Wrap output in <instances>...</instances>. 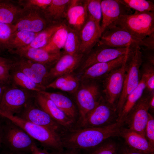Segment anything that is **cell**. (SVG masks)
Masks as SVG:
<instances>
[{
    "instance_id": "ab89813d",
    "label": "cell",
    "mask_w": 154,
    "mask_h": 154,
    "mask_svg": "<svg viewBox=\"0 0 154 154\" xmlns=\"http://www.w3.org/2000/svg\"><path fill=\"white\" fill-rule=\"evenodd\" d=\"M13 63L8 64H0V84L7 86L11 85L10 71Z\"/></svg>"
},
{
    "instance_id": "9a60e30c",
    "label": "cell",
    "mask_w": 154,
    "mask_h": 154,
    "mask_svg": "<svg viewBox=\"0 0 154 154\" xmlns=\"http://www.w3.org/2000/svg\"><path fill=\"white\" fill-rule=\"evenodd\" d=\"M98 44V46L89 53L80 67V72L93 64L110 61L125 55L129 47L113 48Z\"/></svg>"
},
{
    "instance_id": "4316f807",
    "label": "cell",
    "mask_w": 154,
    "mask_h": 154,
    "mask_svg": "<svg viewBox=\"0 0 154 154\" xmlns=\"http://www.w3.org/2000/svg\"><path fill=\"white\" fill-rule=\"evenodd\" d=\"M70 0H52L50 4L43 11L44 17L49 25L57 24V22L65 17Z\"/></svg>"
},
{
    "instance_id": "f907efd6",
    "label": "cell",
    "mask_w": 154,
    "mask_h": 154,
    "mask_svg": "<svg viewBox=\"0 0 154 154\" xmlns=\"http://www.w3.org/2000/svg\"><path fill=\"white\" fill-rule=\"evenodd\" d=\"M2 50H1V49L0 48V54L2 52Z\"/></svg>"
},
{
    "instance_id": "7a4b0ae2",
    "label": "cell",
    "mask_w": 154,
    "mask_h": 154,
    "mask_svg": "<svg viewBox=\"0 0 154 154\" xmlns=\"http://www.w3.org/2000/svg\"><path fill=\"white\" fill-rule=\"evenodd\" d=\"M0 115L8 119L25 131L33 139L52 151L64 149L60 134L46 127L25 120L18 116L0 113Z\"/></svg>"
},
{
    "instance_id": "2e32d148",
    "label": "cell",
    "mask_w": 154,
    "mask_h": 154,
    "mask_svg": "<svg viewBox=\"0 0 154 154\" xmlns=\"http://www.w3.org/2000/svg\"><path fill=\"white\" fill-rule=\"evenodd\" d=\"M35 99L39 107L67 130H71L75 128V123L50 99L38 92L35 94Z\"/></svg>"
},
{
    "instance_id": "5bb4252c",
    "label": "cell",
    "mask_w": 154,
    "mask_h": 154,
    "mask_svg": "<svg viewBox=\"0 0 154 154\" xmlns=\"http://www.w3.org/2000/svg\"><path fill=\"white\" fill-rule=\"evenodd\" d=\"M102 20L100 27L102 34L110 27L122 15L132 14L131 9L118 0L101 1Z\"/></svg>"
},
{
    "instance_id": "603a6c76",
    "label": "cell",
    "mask_w": 154,
    "mask_h": 154,
    "mask_svg": "<svg viewBox=\"0 0 154 154\" xmlns=\"http://www.w3.org/2000/svg\"><path fill=\"white\" fill-rule=\"evenodd\" d=\"M119 137L123 138L126 145L132 149L145 154L154 153V147L145 137L133 130L122 127Z\"/></svg>"
},
{
    "instance_id": "8d00e7d4",
    "label": "cell",
    "mask_w": 154,
    "mask_h": 154,
    "mask_svg": "<svg viewBox=\"0 0 154 154\" xmlns=\"http://www.w3.org/2000/svg\"><path fill=\"white\" fill-rule=\"evenodd\" d=\"M118 146L114 141L103 142L88 151V154H117Z\"/></svg>"
},
{
    "instance_id": "7402d4cb",
    "label": "cell",
    "mask_w": 154,
    "mask_h": 154,
    "mask_svg": "<svg viewBox=\"0 0 154 154\" xmlns=\"http://www.w3.org/2000/svg\"><path fill=\"white\" fill-rule=\"evenodd\" d=\"M83 55L82 54L78 53L73 55L65 54L61 56L49 71L50 80L72 73L79 65Z\"/></svg>"
},
{
    "instance_id": "74e56055",
    "label": "cell",
    "mask_w": 154,
    "mask_h": 154,
    "mask_svg": "<svg viewBox=\"0 0 154 154\" xmlns=\"http://www.w3.org/2000/svg\"><path fill=\"white\" fill-rule=\"evenodd\" d=\"M15 32L13 26L0 23V48L7 50L10 38Z\"/></svg>"
},
{
    "instance_id": "484cf974",
    "label": "cell",
    "mask_w": 154,
    "mask_h": 154,
    "mask_svg": "<svg viewBox=\"0 0 154 154\" xmlns=\"http://www.w3.org/2000/svg\"><path fill=\"white\" fill-rule=\"evenodd\" d=\"M23 11L16 1L0 0V23L13 25Z\"/></svg>"
},
{
    "instance_id": "c3c4849f",
    "label": "cell",
    "mask_w": 154,
    "mask_h": 154,
    "mask_svg": "<svg viewBox=\"0 0 154 154\" xmlns=\"http://www.w3.org/2000/svg\"><path fill=\"white\" fill-rule=\"evenodd\" d=\"M8 86H6L0 84V103L4 92L7 88Z\"/></svg>"
},
{
    "instance_id": "f6af8a7d",
    "label": "cell",
    "mask_w": 154,
    "mask_h": 154,
    "mask_svg": "<svg viewBox=\"0 0 154 154\" xmlns=\"http://www.w3.org/2000/svg\"><path fill=\"white\" fill-rule=\"evenodd\" d=\"M30 152L31 154H49L45 150H42L38 147L35 143L32 146Z\"/></svg>"
},
{
    "instance_id": "7dc6e473",
    "label": "cell",
    "mask_w": 154,
    "mask_h": 154,
    "mask_svg": "<svg viewBox=\"0 0 154 154\" xmlns=\"http://www.w3.org/2000/svg\"><path fill=\"white\" fill-rule=\"evenodd\" d=\"M149 110L152 112L154 110V92L151 93V97L149 102Z\"/></svg>"
},
{
    "instance_id": "60d3db41",
    "label": "cell",
    "mask_w": 154,
    "mask_h": 154,
    "mask_svg": "<svg viewBox=\"0 0 154 154\" xmlns=\"http://www.w3.org/2000/svg\"><path fill=\"white\" fill-rule=\"evenodd\" d=\"M145 136L149 143L154 147V119L149 113L145 127Z\"/></svg>"
},
{
    "instance_id": "d6a6232c",
    "label": "cell",
    "mask_w": 154,
    "mask_h": 154,
    "mask_svg": "<svg viewBox=\"0 0 154 154\" xmlns=\"http://www.w3.org/2000/svg\"><path fill=\"white\" fill-rule=\"evenodd\" d=\"M80 42L79 32L68 27L67 37L63 48L65 54L73 55L79 53Z\"/></svg>"
},
{
    "instance_id": "8fae6325",
    "label": "cell",
    "mask_w": 154,
    "mask_h": 154,
    "mask_svg": "<svg viewBox=\"0 0 154 154\" xmlns=\"http://www.w3.org/2000/svg\"><path fill=\"white\" fill-rule=\"evenodd\" d=\"M151 93L143 94L131 109L127 117L124 124L128 128L145 137V127L148 120L149 102Z\"/></svg>"
},
{
    "instance_id": "6da1fadb",
    "label": "cell",
    "mask_w": 154,
    "mask_h": 154,
    "mask_svg": "<svg viewBox=\"0 0 154 154\" xmlns=\"http://www.w3.org/2000/svg\"><path fill=\"white\" fill-rule=\"evenodd\" d=\"M123 125L116 122L106 126L78 128L68 131L62 136L63 147L88 151L109 137H119Z\"/></svg>"
},
{
    "instance_id": "681fc988",
    "label": "cell",
    "mask_w": 154,
    "mask_h": 154,
    "mask_svg": "<svg viewBox=\"0 0 154 154\" xmlns=\"http://www.w3.org/2000/svg\"><path fill=\"white\" fill-rule=\"evenodd\" d=\"M4 133L3 128L0 124V149L4 139Z\"/></svg>"
},
{
    "instance_id": "f1b7e54d",
    "label": "cell",
    "mask_w": 154,
    "mask_h": 154,
    "mask_svg": "<svg viewBox=\"0 0 154 154\" xmlns=\"http://www.w3.org/2000/svg\"><path fill=\"white\" fill-rule=\"evenodd\" d=\"M11 85L37 92L45 91V87L37 84L21 71L12 67L10 71Z\"/></svg>"
},
{
    "instance_id": "277c9868",
    "label": "cell",
    "mask_w": 154,
    "mask_h": 154,
    "mask_svg": "<svg viewBox=\"0 0 154 154\" xmlns=\"http://www.w3.org/2000/svg\"><path fill=\"white\" fill-rule=\"evenodd\" d=\"M98 43L100 45L113 48L138 46L154 49V35L141 39L133 36L125 30L115 25L102 34Z\"/></svg>"
},
{
    "instance_id": "d6986e66",
    "label": "cell",
    "mask_w": 154,
    "mask_h": 154,
    "mask_svg": "<svg viewBox=\"0 0 154 154\" xmlns=\"http://www.w3.org/2000/svg\"><path fill=\"white\" fill-rule=\"evenodd\" d=\"M8 52L47 67L56 63L61 56L60 52H48L42 48H22Z\"/></svg>"
},
{
    "instance_id": "b9f144b4",
    "label": "cell",
    "mask_w": 154,
    "mask_h": 154,
    "mask_svg": "<svg viewBox=\"0 0 154 154\" xmlns=\"http://www.w3.org/2000/svg\"><path fill=\"white\" fill-rule=\"evenodd\" d=\"M154 49L145 48L141 51L143 62H145L154 65Z\"/></svg>"
},
{
    "instance_id": "ba28073f",
    "label": "cell",
    "mask_w": 154,
    "mask_h": 154,
    "mask_svg": "<svg viewBox=\"0 0 154 154\" xmlns=\"http://www.w3.org/2000/svg\"><path fill=\"white\" fill-rule=\"evenodd\" d=\"M18 116L35 124L48 128L63 135L67 131L66 129L55 121L36 103L35 97L25 106Z\"/></svg>"
},
{
    "instance_id": "4dcf8cb0",
    "label": "cell",
    "mask_w": 154,
    "mask_h": 154,
    "mask_svg": "<svg viewBox=\"0 0 154 154\" xmlns=\"http://www.w3.org/2000/svg\"><path fill=\"white\" fill-rule=\"evenodd\" d=\"M68 27L65 24H60L48 43L42 49L51 52H60L63 48L67 37Z\"/></svg>"
},
{
    "instance_id": "f35d334b",
    "label": "cell",
    "mask_w": 154,
    "mask_h": 154,
    "mask_svg": "<svg viewBox=\"0 0 154 154\" xmlns=\"http://www.w3.org/2000/svg\"><path fill=\"white\" fill-rule=\"evenodd\" d=\"M17 3L23 9H34L44 10L52 0H18Z\"/></svg>"
},
{
    "instance_id": "30bf717a",
    "label": "cell",
    "mask_w": 154,
    "mask_h": 154,
    "mask_svg": "<svg viewBox=\"0 0 154 154\" xmlns=\"http://www.w3.org/2000/svg\"><path fill=\"white\" fill-rule=\"evenodd\" d=\"M127 54L122 65L106 76L103 82V92L105 96V99L116 109L123 88Z\"/></svg>"
},
{
    "instance_id": "4fadbf2b",
    "label": "cell",
    "mask_w": 154,
    "mask_h": 154,
    "mask_svg": "<svg viewBox=\"0 0 154 154\" xmlns=\"http://www.w3.org/2000/svg\"><path fill=\"white\" fill-rule=\"evenodd\" d=\"M14 60L12 64L13 68L21 71L41 86L46 87L49 84V70L46 66L19 56Z\"/></svg>"
},
{
    "instance_id": "52a82bcc",
    "label": "cell",
    "mask_w": 154,
    "mask_h": 154,
    "mask_svg": "<svg viewBox=\"0 0 154 154\" xmlns=\"http://www.w3.org/2000/svg\"><path fill=\"white\" fill-rule=\"evenodd\" d=\"M37 92L11 85L5 89L0 103V113H20Z\"/></svg>"
},
{
    "instance_id": "d590c367",
    "label": "cell",
    "mask_w": 154,
    "mask_h": 154,
    "mask_svg": "<svg viewBox=\"0 0 154 154\" xmlns=\"http://www.w3.org/2000/svg\"><path fill=\"white\" fill-rule=\"evenodd\" d=\"M100 0L86 1L88 15L91 17L99 25L102 18V11Z\"/></svg>"
},
{
    "instance_id": "d4e9b609",
    "label": "cell",
    "mask_w": 154,
    "mask_h": 154,
    "mask_svg": "<svg viewBox=\"0 0 154 154\" xmlns=\"http://www.w3.org/2000/svg\"><path fill=\"white\" fill-rule=\"evenodd\" d=\"M146 89L145 80L142 75L137 86L127 96L121 111L118 116L117 122L124 124L125 120L130 111L141 97Z\"/></svg>"
},
{
    "instance_id": "3957f363",
    "label": "cell",
    "mask_w": 154,
    "mask_h": 154,
    "mask_svg": "<svg viewBox=\"0 0 154 154\" xmlns=\"http://www.w3.org/2000/svg\"><path fill=\"white\" fill-rule=\"evenodd\" d=\"M143 62L141 47H129L125 62V72L123 90L116 107L117 115L126 98L137 86L141 79L140 68Z\"/></svg>"
},
{
    "instance_id": "1f68e13d",
    "label": "cell",
    "mask_w": 154,
    "mask_h": 154,
    "mask_svg": "<svg viewBox=\"0 0 154 154\" xmlns=\"http://www.w3.org/2000/svg\"><path fill=\"white\" fill-rule=\"evenodd\" d=\"M60 25L55 24L48 26L39 33L29 45L23 48H42L44 47L49 42Z\"/></svg>"
},
{
    "instance_id": "9c48e42d",
    "label": "cell",
    "mask_w": 154,
    "mask_h": 154,
    "mask_svg": "<svg viewBox=\"0 0 154 154\" xmlns=\"http://www.w3.org/2000/svg\"><path fill=\"white\" fill-rule=\"evenodd\" d=\"M117 117L116 108L102 98L76 129L108 125L116 122Z\"/></svg>"
},
{
    "instance_id": "ffe728a7",
    "label": "cell",
    "mask_w": 154,
    "mask_h": 154,
    "mask_svg": "<svg viewBox=\"0 0 154 154\" xmlns=\"http://www.w3.org/2000/svg\"><path fill=\"white\" fill-rule=\"evenodd\" d=\"M126 54L110 61L97 63L90 66L81 72L79 78L80 80L86 81L105 77L112 71L122 65Z\"/></svg>"
},
{
    "instance_id": "e575fe53",
    "label": "cell",
    "mask_w": 154,
    "mask_h": 154,
    "mask_svg": "<svg viewBox=\"0 0 154 154\" xmlns=\"http://www.w3.org/2000/svg\"><path fill=\"white\" fill-rule=\"evenodd\" d=\"M142 75L145 78L148 92H154V65L143 62L141 64Z\"/></svg>"
},
{
    "instance_id": "8992f818",
    "label": "cell",
    "mask_w": 154,
    "mask_h": 154,
    "mask_svg": "<svg viewBox=\"0 0 154 154\" xmlns=\"http://www.w3.org/2000/svg\"><path fill=\"white\" fill-rule=\"evenodd\" d=\"M74 98L78 115L75 128L76 129L103 97L98 85L92 82L85 83L79 87L75 92Z\"/></svg>"
},
{
    "instance_id": "f546056e",
    "label": "cell",
    "mask_w": 154,
    "mask_h": 154,
    "mask_svg": "<svg viewBox=\"0 0 154 154\" xmlns=\"http://www.w3.org/2000/svg\"><path fill=\"white\" fill-rule=\"evenodd\" d=\"M38 33L24 31H15L10 38L7 50L9 52L27 47Z\"/></svg>"
},
{
    "instance_id": "ee69618b",
    "label": "cell",
    "mask_w": 154,
    "mask_h": 154,
    "mask_svg": "<svg viewBox=\"0 0 154 154\" xmlns=\"http://www.w3.org/2000/svg\"><path fill=\"white\" fill-rule=\"evenodd\" d=\"M49 154H82L81 151L73 149H64L62 151H52Z\"/></svg>"
},
{
    "instance_id": "7bdbcfd3",
    "label": "cell",
    "mask_w": 154,
    "mask_h": 154,
    "mask_svg": "<svg viewBox=\"0 0 154 154\" xmlns=\"http://www.w3.org/2000/svg\"><path fill=\"white\" fill-rule=\"evenodd\" d=\"M117 154H147L141 152L131 149L126 145L119 149V148ZM150 154H154L152 153Z\"/></svg>"
},
{
    "instance_id": "cb8c5ba5",
    "label": "cell",
    "mask_w": 154,
    "mask_h": 154,
    "mask_svg": "<svg viewBox=\"0 0 154 154\" xmlns=\"http://www.w3.org/2000/svg\"><path fill=\"white\" fill-rule=\"evenodd\" d=\"M40 92L52 101L61 110L75 123L76 126L78 117V111L74 103L70 98L58 93L50 92L45 90Z\"/></svg>"
},
{
    "instance_id": "e0dca14e",
    "label": "cell",
    "mask_w": 154,
    "mask_h": 154,
    "mask_svg": "<svg viewBox=\"0 0 154 154\" xmlns=\"http://www.w3.org/2000/svg\"><path fill=\"white\" fill-rule=\"evenodd\" d=\"M79 33L80 42L79 53L83 54L91 51L99 42L102 34L100 25L89 15Z\"/></svg>"
},
{
    "instance_id": "5b68a950",
    "label": "cell",
    "mask_w": 154,
    "mask_h": 154,
    "mask_svg": "<svg viewBox=\"0 0 154 154\" xmlns=\"http://www.w3.org/2000/svg\"><path fill=\"white\" fill-rule=\"evenodd\" d=\"M115 25L125 30L138 38L143 39L154 34V12L135 11L133 14L121 16Z\"/></svg>"
},
{
    "instance_id": "83f0119b",
    "label": "cell",
    "mask_w": 154,
    "mask_h": 154,
    "mask_svg": "<svg viewBox=\"0 0 154 154\" xmlns=\"http://www.w3.org/2000/svg\"><path fill=\"white\" fill-rule=\"evenodd\" d=\"M80 81L79 78L72 73L56 78L46 88L58 89L70 93H75L79 87Z\"/></svg>"
},
{
    "instance_id": "836d02e7",
    "label": "cell",
    "mask_w": 154,
    "mask_h": 154,
    "mask_svg": "<svg viewBox=\"0 0 154 154\" xmlns=\"http://www.w3.org/2000/svg\"><path fill=\"white\" fill-rule=\"evenodd\" d=\"M128 8L139 12H154V4L146 0H118Z\"/></svg>"
},
{
    "instance_id": "ac0fdd59",
    "label": "cell",
    "mask_w": 154,
    "mask_h": 154,
    "mask_svg": "<svg viewBox=\"0 0 154 154\" xmlns=\"http://www.w3.org/2000/svg\"><path fill=\"white\" fill-rule=\"evenodd\" d=\"M4 135L9 145L16 151L30 152L35 143L33 139L22 129L11 121Z\"/></svg>"
},
{
    "instance_id": "7c38bea8",
    "label": "cell",
    "mask_w": 154,
    "mask_h": 154,
    "mask_svg": "<svg viewBox=\"0 0 154 154\" xmlns=\"http://www.w3.org/2000/svg\"><path fill=\"white\" fill-rule=\"evenodd\" d=\"M13 25L15 31H24L37 33L50 25L44 17L43 11L34 9H23L21 15Z\"/></svg>"
},
{
    "instance_id": "44dd1931",
    "label": "cell",
    "mask_w": 154,
    "mask_h": 154,
    "mask_svg": "<svg viewBox=\"0 0 154 154\" xmlns=\"http://www.w3.org/2000/svg\"><path fill=\"white\" fill-rule=\"evenodd\" d=\"M70 0L66 12V18L70 27L79 32L88 18L86 1Z\"/></svg>"
},
{
    "instance_id": "bcb514c9",
    "label": "cell",
    "mask_w": 154,
    "mask_h": 154,
    "mask_svg": "<svg viewBox=\"0 0 154 154\" xmlns=\"http://www.w3.org/2000/svg\"><path fill=\"white\" fill-rule=\"evenodd\" d=\"M14 59L5 58L0 55V64H8L13 63Z\"/></svg>"
}]
</instances>
